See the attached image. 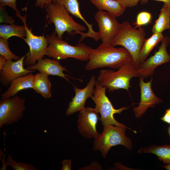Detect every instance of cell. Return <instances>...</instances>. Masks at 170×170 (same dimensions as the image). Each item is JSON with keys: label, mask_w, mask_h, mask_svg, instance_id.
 Returning <instances> with one entry per match:
<instances>
[{"label": "cell", "mask_w": 170, "mask_h": 170, "mask_svg": "<svg viewBox=\"0 0 170 170\" xmlns=\"http://www.w3.org/2000/svg\"><path fill=\"white\" fill-rule=\"evenodd\" d=\"M148 0H142L141 1L143 2H146L148 1ZM156 1L162 2H164V4H170V0H155Z\"/></svg>", "instance_id": "35"}, {"label": "cell", "mask_w": 170, "mask_h": 170, "mask_svg": "<svg viewBox=\"0 0 170 170\" xmlns=\"http://www.w3.org/2000/svg\"><path fill=\"white\" fill-rule=\"evenodd\" d=\"M55 2L63 5L70 14L81 19L85 23L88 29V31L85 33V38L90 37L96 41L100 39L98 32L93 30V25L89 24L82 15L77 0H55Z\"/></svg>", "instance_id": "17"}, {"label": "cell", "mask_w": 170, "mask_h": 170, "mask_svg": "<svg viewBox=\"0 0 170 170\" xmlns=\"http://www.w3.org/2000/svg\"><path fill=\"white\" fill-rule=\"evenodd\" d=\"M0 7L4 8L8 6L12 8L14 10L18 12V10L17 7L16 0H0Z\"/></svg>", "instance_id": "28"}, {"label": "cell", "mask_w": 170, "mask_h": 170, "mask_svg": "<svg viewBox=\"0 0 170 170\" xmlns=\"http://www.w3.org/2000/svg\"><path fill=\"white\" fill-rule=\"evenodd\" d=\"M16 16L20 18L22 21L26 31V38L23 39L29 46V51L26 54L24 60V65L27 66L33 65L37 61L40 60L46 55L48 41L47 38L43 35L37 36L32 32V29H29L26 20V14L21 16L20 11L16 12Z\"/></svg>", "instance_id": "8"}, {"label": "cell", "mask_w": 170, "mask_h": 170, "mask_svg": "<svg viewBox=\"0 0 170 170\" xmlns=\"http://www.w3.org/2000/svg\"><path fill=\"white\" fill-rule=\"evenodd\" d=\"M170 41L169 37H164L158 50L153 55L140 63L137 70L139 77L144 78L152 76L158 66L170 61V55L167 49Z\"/></svg>", "instance_id": "10"}, {"label": "cell", "mask_w": 170, "mask_h": 170, "mask_svg": "<svg viewBox=\"0 0 170 170\" xmlns=\"http://www.w3.org/2000/svg\"><path fill=\"white\" fill-rule=\"evenodd\" d=\"M99 119V113L95 108L87 107L80 111L77 126L81 134L88 139L96 137L99 134L96 128Z\"/></svg>", "instance_id": "12"}, {"label": "cell", "mask_w": 170, "mask_h": 170, "mask_svg": "<svg viewBox=\"0 0 170 170\" xmlns=\"http://www.w3.org/2000/svg\"><path fill=\"white\" fill-rule=\"evenodd\" d=\"M7 60L4 57L0 56V71H1L3 69V67L5 64Z\"/></svg>", "instance_id": "34"}, {"label": "cell", "mask_w": 170, "mask_h": 170, "mask_svg": "<svg viewBox=\"0 0 170 170\" xmlns=\"http://www.w3.org/2000/svg\"><path fill=\"white\" fill-rule=\"evenodd\" d=\"M96 81L95 76L93 75L84 88H79L73 85L75 95L69 102L65 113L66 116L80 111L85 108V105L87 99L89 98H91L94 94V87Z\"/></svg>", "instance_id": "14"}, {"label": "cell", "mask_w": 170, "mask_h": 170, "mask_svg": "<svg viewBox=\"0 0 170 170\" xmlns=\"http://www.w3.org/2000/svg\"><path fill=\"white\" fill-rule=\"evenodd\" d=\"M52 84L48 76L40 72L34 76L32 89L46 99L52 96Z\"/></svg>", "instance_id": "20"}, {"label": "cell", "mask_w": 170, "mask_h": 170, "mask_svg": "<svg viewBox=\"0 0 170 170\" xmlns=\"http://www.w3.org/2000/svg\"><path fill=\"white\" fill-rule=\"evenodd\" d=\"M164 37L162 33H153L150 37L146 39L140 53V63L145 60L152 49L163 40Z\"/></svg>", "instance_id": "24"}, {"label": "cell", "mask_w": 170, "mask_h": 170, "mask_svg": "<svg viewBox=\"0 0 170 170\" xmlns=\"http://www.w3.org/2000/svg\"><path fill=\"white\" fill-rule=\"evenodd\" d=\"M0 54L7 60L14 59L18 60L20 58L19 56L16 55L10 51L8 40L0 38Z\"/></svg>", "instance_id": "25"}, {"label": "cell", "mask_w": 170, "mask_h": 170, "mask_svg": "<svg viewBox=\"0 0 170 170\" xmlns=\"http://www.w3.org/2000/svg\"><path fill=\"white\" fill-rule=\"evenodd\" d=\"M127 128L130 129L127 127L114 125L104 127L102 132L99 133L94 138L93 150L99 151L103 157L105 158L112 146L122 145L128 150L131 149L133 147L132 141L125 134Z\"/></svg>", "instance_id": "6"}, {"label": "cell", "mask_w": 170, "mask_h": 170, "mask_svg": "<svg viewBox=\"0 0 170 170\" xmlns=\"http://www.w3.org/2000/svg\"><path fill=\"white\" fill-rule=\"evenodd\" d=\"M48 41L46 55L59 60L71 58L81 60L88 61L92 49L84 43L79 42L72 46L59 38L55 31L47 35Z\"/></svg>", "instance_id": "4"}, {"label": "cell", "mask_w": 170, "mask_h": 170, "mask_svg": "<svg viewBox=\"0 0 170 170\" xmlns=\"http://www.w3.org/2000/svg\"><path fill=\"white\" fill-rule=\"evenodd\" d=\"M162 167L165 168L167 170H170V163L167 164L164 166H162Z\"/></svg>", "instance_id": "36"}, {"label": "cell", "mask_w": 170, "mask_h": 170, "mask_svg": "<svg viewBox=\"0 0 170 170\" xmlns=\"http://www.w3.org/2000/svg\"><path fill=\"white\" fill-rule=\"evenodd\" d=\"M168 132L170 136V126L169 127V128H168Z\"/></svg>", "instance_id": "37"}, {"label": "cell", "mask_w": 170, "mask_h": 170, "mask_svg": "<svg viewBox=\"0 0 170 170\" xmlns=\"http://www.w3.org/2000/svg\"><path fill=\"white\" fill-rule=\"evenodd\" d=\"M34 76L32 72H31L14 80L11 83L7 90L1 94V98H9L15 95L21 90L32 88Z\"/></svg>", "instance_id": "18"}, {"label": "cell", "mask_w": 170, "mask_h": 170, "mask_svg": "<svg viewBox=\"0 0 170 170\" xmlns=\"http://www.w3.org/2000/svg\"><path fill=\"white\" fill-rule=\"evenodd\" d=\"M138 68L132 61L127 62L115 71L112 69H101L96 81L109 92L122 89L128 91L131 87L130 81L133 77H139Z\"/></svg>", "instance_id": "5"}, {"label": "cell", "mask_w": 170, "mask_h": 170, "mask_svg": "<svg viewBox=\"0 0 170 170\" xmlns=\"http://www.w3.org/2000/svg\"><path fill=\"white\" fill-rule=\"evenodd\" d=\"M26 68L29 70H37L40 73L48 76L51 75L58 76L63 78L70 83L68 77L82 80L72 78L64 74V71L69 72L65 67L61 65L59 60L55 59H42L38 60L35 65L27 66Z\"/></svg>", "instance_id": "16"}, {"label": "cell", "mask_w": 170, "mask_h": 170, "mask_svg": "<svg viewBox=\"0 0 170 170\" xmlns=\"http://www.w3.org/2000/svg\"><path fill=\"white\" fill-rule=\"evenodd\" d=\"M55 0H36L35 6L41 8H45L48 5L55 2Z\"/></svg>", "instance_id": "31"}, {"label": "cell", "mask_w": 170, "mask_h": 170, "mask_svg": "<svg viewBox=\"0 0 170 170\" xmlns=\"http://www.w3.org/2000/svg\"><path fill=\"white\" fill-rule=\"evenodd\" d=\"M94 17L99 27V34L102 43L110 44L120 31L122 24L117 21L116 17L106 11H98Z\"/></svg>", "instance_id": "11"}, {"label": "cell", "mask_w": 170, "mask_h": 170, "mask_svg": "<svg viewBox=\"0 0 170 170\" xmlns=\"http://www.w3.org/2000/svg\"><path fill=\"white\" fill-rule=\"evenodd\" d=\"M139 154L151 153L156 155L158 159L167 164L170 163V146L152 145L140 148L138 151Z\"/></svg>", "instance_id": "21"}, {"label": "cell", "mask_w": 170, "mask_h": 170, "mask_svg": "<svg viewBox=\"0 0 170 170\" xmlns=\"http://www.w3.org/2000/svg\"><path fill=\"white\" fill-rule=\"evenodd\" d=\"M132 60L130 53L124 47L116 48L102 43L92 49L85 69L90 71L105 67L117 69Z\"/></svg>", "instance_id": "1"}, {"label": "cell", "mask_w": 170, "mask_h": 170, "mask_svg": "<svg viewBox=\"0 0 170 170\" xmlns=\"http://www.w3.org/2000/svg\"><path fill=\"white\" fill-rule=\"evenodd\" d=\"M152 16L151 14L146 11L139 13L137 17L136 22L133 24L135 28H138L141 26L147 24L150 22Z\"/></svg>", "instance_id": "27"}, {"label": "cell", "mask_w": 170, "mask_h": 170, "mask_svg": "<svg viewBox=\"0 0 170 170\" xmlns=\"http://www.w3.org/2000/svg\"><path fill=\"white\" fill-rule=\"evenodd\" d=\"M144 78L139 77V86L140 89V100L139 105L134 107L133 111L135 117L139 118L149 107H154L156 105L163 102L162 99L157 97L153 91L151 84L152 78L150 81L145 82Z\"/></svg>", "instance_id": "13"}, {"label": "cell", "mask_w": 170, "mask_h": 170, "mask_svg": "<svg viewBox=\"0 0 170 170\" xmlns=\"http://www.w3.org/2000/svg\"><path fill=\"white\" fill-rule=\"evenodd\" d=\"M25 99L15 95L0 101V128L17 122L22 118L26 109Z\"/></svg>", "instance_id": "9"}, {"label": "cell", "mask_w": 170, "mask_h": 170, "mask_svg": "<svg viewBox=\"0 0 170 170\" xmlns=\"http://www.w3.org/2000/svg\"><path fill=\"white\" fill-rule=\"evenodd\" d=\"M170 4H164L158 18L156 20L152 28L153 33H162L170 29Z\"/></svg>", "instance_id": "22"}, {"label": "cell", "mask_w": 170, "mask_h": 170, "mask_svg": "<svg viewBox=\"0 0 170 170\" xmlns=\"http://www.w3.org/2000/svg\"><path fill=\"white\" fill-rule=\"evenodd\" d=\"M26 56L25 55L16 61L11 60L7 61L3 69L0 71V81L3 86L8 87L15 79L36 71L24 68V60Z\"/></svg>", "instance_id": "15"}, {"label": "cell", "mask_w": 170, "mask_h": 170, "mask_svg": "<svg viewBox=\"0 0 170 170\" xmlns=\"http://www.w3.org/2000/svg\"><path fill=\"white\" fill-rule=\"evenodd\" d=\"M99 10H105L116 17L122 15L126 8L118 0H90Z\"/></svg>", "instance_id": "19"}, {"label": "cell", "mask_w": 170, "mask_h": 170, "mask_svg": "<svg viewBox=\"0 0 170 170\" xmlns=\"http://www.w3.org/2000/svg\"><path fill=\"white\" fill-rule=\"evenodd\" d=\"M102 167L100 164L97 162H92L89 166L83 167L79 170H102Z\"/></svg>", "instance_id": "29"}, {"label": "cell", "mask_w": 170, "mask_h": 170, "mask_svg": "<svg viewBox=\"0 0 170 170\" xmlns=\"http://www.w3.org/2000/svg\"><path fill=\"white\" fill-rule=\"evenodd\" d=\"M106 89L96 81L94 94L91 97L95 104V108L100 114L99 120L102 125L104 127L110 125L127 127L117 122L114 118V115L120 114L123 110L128 109L130 106L115 109L106 94Z\"/></svg>", "instance_id": "7"}, {"label": "cell", "mask_w": 170, "mask_h": 170, "mask_svg": "<svg viewBox=\"0 0 170 170\" xmlns=\"http://www.w3.org/2000/svg\"></svg>", "instance_id": "38"}, {"label": "cell", "mask_w": 170, "mask_h": 170, "mask_svg": "<svg viewBox=\"0 0 170 170\" xmlns=\"http://www.w3.org/2000/svg\"><path fill=\"white\" fill-rule=\"evenodd\" d=\"M6 166L11 167L14 170H37V169L31 164L15 161L9 154L7 158Z\"/></svg>", "instance_id": "26"}, {"label": "cell", "mask_w": 170, "mask_h": 170, "mask_svg": "<svg viewBox=\"0 0 170 170\" xmlns=\"http://www.w3.org/2000/svg\"><path fill=\"white\" fill-rule=\"evenodd\" d=\"M121 24L120 31L110 44L114 47L121 45L125 48L138 68L140 64V52L146 39L144 30L141 27L138 29L133 27L128 21H124Z\"/></svg>", "instance_id": "3"}, {"label": "cell", "mask_w": 170, "mask_h": 170, "mask_svg": "<svg viewBox=\"0 0 170 170\" xmlns=\"http://www.w3.org/2000/svg\"><path fill=\"white\" fill-rule=\"evenodd\" d=\"M62 165L61 170H70L71 168L72 161L71 160H65L61 162Z\"/></svg>", "instance_id": "32"}, {"label": "cell", "mask_w": 170, "mask_h": 170, "mask_svg": "<svg viewBox=\"0 0 170 170\" xmlns=\"http://www.w3.org/2000/svg\"><path fill=\"white\" fill-rule=\"evenodd\" d=\"M26 31L24 25L18 26L12 24L10 25L0 26V37L8 40L10 37L15 36L23 39L26 37Z\"/></svg>", "instance_id": "23"}, {"label": "cell", "mask_w": 170, "mask_h": 170, "mask_svg": "<svg viewBox=\"0 0 170 170\" xmlns=\"http://www.w3.org/2000/svg\"><path fill=\"white\" fill-rule=\"evenodd\" d=\"M126 8L136 5L142 0H118Z\"/></svg>", "instance_id": "30"}, {"label": "cell", "mask_w": 170, "mask_h": 170, "mask_svg": "<svg viewBox=\"0 0 170 170\" xmlns=\"http://www.w3.org/2000/svg\"><path fill=\"white\" fill-rule=\"evenodd\" d=\"M161 119L164 122L170 124V107L166 110L164 115Z\"/></svg>", "instance_id": "33"}, {"label": "cell", "mask_w": 170, "mask_h": 170, "mask_svg": "<svg viewBox=\"0 0 170 170\" xmlns=\"http://www.w3.org/2000/svg\"><path fill=\"white\" fill-rule=\"evenodd\" d=\"M45 8L47 13L48 23L54 24V31L60 38L62 39L63 34L65 32L71 36L80 34V42L85 38V32L83 31H86L87 28L74 21L63 5L53 2Z\"/></svg>", "instance_id": "2"}]
</instances>
